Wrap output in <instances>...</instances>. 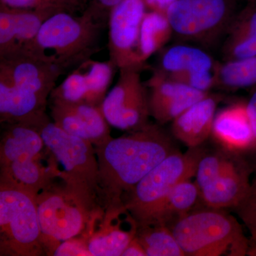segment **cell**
Instances as JSON below:
<instances>
[{"label":"cell","instance_id":"obj_1","mask_svg":"<svg viewBox=\"0 0 256 256\" xmlns=\"http://www.w3.org/2000/svg\"><path fill=\"white\" fill-rule=\"evenodd\" d=\"M99 170L98 201L104 208L122 204V197L168 156L178 152L156 124L95 146Z\"/></svg>","mask_w":256,"mask_h":256},{"label":"cell","instance_id":"obj_2","mask_svg":"<svg viewBox=\"0 0 256 256\" xmlns=\"http://www.w3.org/2000/svg\"><path fill=\"white\" fill-rule=\"evenodd\" d=\"M35 198L42 242L48 256L60 242L82 236L104 208L97 196L60 176Z\"/></svg>","mask_w":256,"mask_h":256},{"label":"cell","instance_id":"obj_3","mask_svg":"<svg viewBox=\"0 0 256 256\" xmlns=\"http://www.w3.org/2000/svg\"><path fill=\"white\" fill-rule=\"evenodd\" d=\"M105 28L86 11L80 16L56 13L44 22L33 41L14 54L32 56L57 64L67 72L100 50L99 38Z\"/></svg>","mask_w":256,"mask_h":256},{"label":"cell","instance_id":"obj_4","mask_svg":"<svg viewBox=\"0 0 256 256\" xmlns=\"http://www.w3.org/2000/svg\"><path fill=\"white\" fill-rule=\"evenodd\" d=\"M190 212L170 227L185 256H242L249 239L238 220L222 210Z\"/></svg>","mask_w":256,"mask_h":256},{"label":"cell","instance_id":"obj_5","mask_svg":"<svg viewBox=\"0 0 256 256\" xmlns=\"http://www.w3.org/2000/svg\"><path fill=\"white\" fill-rule=\"evenodd\" d=\"M204 154V152L200 146L190 148L184 154L176 152L124 194L122 201L138 226L156 224L170 192L178 183L195 176Z\"/></svg>","mask_w":256,"mask_h":256},{"label":"cell","instance_id":"obj_6","mask_svg":"<svg viewBox=\"0 0 256 256\" xmlns=\"http://www.w3.org/2000/svg\"><path fill=\"white\" fill-rule=\"evenodd\" d=\"M44 255L35 196L0 184V256Z\"/></svg>","mask_w":256,"mask_h":256},{"label":"cell","instance_id":"obj_7","mask_svg":"<svg viewBox=\"0 0 256 256\" xmlns=\"http://www.w3.org/2000/svg\"><path fill=\"white\" fill-rule=\"evenodd\" d=\"M54 156L60 176L86 188L98 198V162L92 142L66 132L46 114L31 122Z\"/></svg>","mask_w":256,"mask_h":256},{"label":"cell","instance_id":"obj_8","mask_svg":"<svg viewBox=\"0 0 256 256\" xmlns=\"http://www.w3.org/2000/svg\"><path fill=\"white\" fill-rule=\"evenodd\" d=\"M141 69H119L117 84L102 101L101 110L112 127L132 132L149 124V96L141 80Z\"/></svg>","mask_w":256,"mask_h":256},{"label":"cell","instance_id":"obj_9","mask_svg":"<svg viewBox=\"0 0 256 256\" xmlns=\"http://www.w3.org/2000/svg\"><path fill=\"white\" fill-rule=\"evenodd\" d=\"M146 8L144 0H122L111 12L108 48L109 60L118 70L144 66L138 60V46Z\"/></svg>","mask_w":256,"mask_h":256},{"label":"cell","instance_id":"obj_10","mask_svg":"<svg viewBox=\"0 0 256 256\" xmlns=\"http://www.w3.org/2000/svg\"><path fill=\"white\" fill-rule=\"evenodd\" d=\"M166 18L176 35L188 40L207 38L226 22V0H176L166 10Z\"/></svg>","mask_w":256,"mask_h":256},{"label":"cell","instance_id":"obj_11","mask_svg":"<svg viewBox=\"0 0 256 256\" xmlns=\"http://www.w3.org/2000/svg\"><path fill=\"white\" fill-rule=\"evenodd\" d=\"M124 204L96 214L82 236L92 256H122L137 234L138 224Z\"/></svg>","mask_w":256,"mask_h":256},{"label":"cell","instance_id":"obj_12","mask_svg":"<svg viewBox=\"0 0 256 256\" xmlns=\"http://www.w3.org/2000/svg\"><path fill=\"white\" fill-rule=\"evenodd\" d=\"M54 122L66 132L100 146L112 139L110 124L100 106L50 100Z\"/></svg>","mask_w":256,"mask_h":256},{"label":"cell","instance_id":"obj_13","mask_svg":"<svg viewBox=\"0 0 256 256\" xmlns=\"http://www.w3.org/2000/svg\"><path fill=\"white\" fill-rule=\"evenodd\" d=\"M150 114L161 124L174 120L184 111L208 96L206 92L176 82L160 70L148 82Z\"/></svg>","mask_w":256,"mask_h":256},{"label":"cell","instance_id":"obj_14","mask_svg":"<svg viewBox=\"0 0 256 256\" xmlns=\"http://www.w3.org/2000/svg\"><path fill=\"white\" fill-rule=\"evenodd\" d=\"M0 70L4 72L15 85L47 99L58 78L66 72L57 64L22 54L0 60Z\"/></svg>","mask_w":256,"mask_h":256},{"label":"cell","instance_id":"obj_15","mask_svg":"<svg viewBox=\"0 0 256 256\" xmlns=\"http://www.w3.org/2000/svg\"><path fill=\"white\" fill-rule=\"evenodd\" d=\"M60 175L58 164L48 149L42 156L0 166V184L20 188L35 197Z\"/></svg>","mask_w":256,"mask_h":256},{"label":"cell","instance_id":"obj_16","mask_svg":"<svg viewBox=\"0 0 256 256\" xmlns=\"http://www.w3.org/2000/svg\"><path fill=\"white\" fill-rule=\"evenodd\" d=\"M48 99L15 85L0 70V122H30L46 114Z\"/></svg>","mask_w":256,"mask_h":256},{"label":"cell","instance_id":"obj_17","mask_svg":"<svg viewBox=\"0 0 256 256\" xmlns=\"http://www.w3.org/2000/svg\"><path fill=\"white\" fill-rule=\"evenodd\" d=\"M212 134L230 153L242 152L256 146L246 106L244 104L230 106L218 112L215 116Z\"/></svg>","mask_w":256,"mask_h":256},{"label":"cell","instance_id":"obj_18","mask_svg":"<svg viewBox=\"0 0 256 256\" xmlns=\"http://www.w3.org/2000/svg\"><path fill=\"white\" fill-rule=\"evenodd\" d=\"M217 98L206 96L173 120V134L188 148L200 146L212 134Z\"/></svg>","mask_w":256,"mask_h":256},{"label":"cell","instance_id":"obj_19","mask_svg":"<svg viewBox=\"0 0 256 256\" xmlns=\"http://www.w3.org/2000/svg\"><path fill=\"white\" fill-rule=\"evenodd\" d=\"M0 141V166L15 161L35 158L46 152L41 134L31 124H2Z\"/></svg>","mask_w":256,"mask_h":256},{"label":"cell","instance_id":"obj_20","mask_svg":"<svg viewBox=\"0 0 256 256\" xmlns=\"http://www.w3.org/2000/svg\"><path fill=\"white\" fill-rule=\"evenodd\" d=\"M250 185L248 172L236 166L202 188L200 197L208 208H235L246 194Z\"/></svg>","mask_w":256,"mask_h":256},{"label":"cell","instance_id":"obj_21","mask_svg":"<svg viewBox=\"0 0 256 256\" xmlns=\"http://www.w3.org/2000/svg\"><path fill=\"white\" fill-rule=\"evenodd\" d=\"M226 53L230 60L256 56V0L248 5L234 24Z\"/></svg>","mask_w":256,"mask_h":256},{"label":"cell","instance_id":"obj_22","mask_svg":"<svg viewBox=\"0 0 256 256\" xmlns=\"http://www.w3.org/2000/svg\"><path fill=\"white\" fill-rule=\"evenodd\" d=\"M172 28L166 14L159 12H146L140 32L138 56L140 62H144L169 41Z\"/></svg>","mask_w":256,"mask_h":256},{"label":"cell","instance_id":"obj_23","mask_svg":"<svg viewBox=\"0 0 256 256\" xmlns=\"http://www.w3.org/2000/svg\"><path fill=\"white\" fill-rule=\"evenodd\" d=\"M161 72L166 74L182 72H206L213 68L210 56L194 47L175 46L162 56Z\"/></svg>","mask_w":256,"mask_h":256},{"label":"cell","instance_id":"obj_24","mask_svg":"<svg viewBox=\"0 0 256 256\" xmlns=\"http://www.w3.org/2000/svg\"><path fill=\"white\" fill-rule=\"evenodd\" d=\"M136 237L146 256H185L169 226H138Z\"/></svg>","mask_w":256,"mask_h":256},{"label":"cell","instance_id":"obj_25","mask_svg":"<svg viewBox=\"0 0 256 256\" xmlns=\"http://www.w3.org/2000/svg\"><path fill=\"white\" fill-rule=\"evenodd\" d=\"M200 197V190L195 182L184 180L176 184L170 192L156 224L169 226L184 216L190 213Z\"/></svg>","mask_w":256,"mask_h":256},{"label":"cell","instance_id":"obj_26","mask_svg":"<svg viewBox=\"0 0 256 256\" xmlns=\"http://www.w3.org/2000/svg\"><path fill=\"white\" fill-rule=\"evenodd\" d=\"M80 66L85 76L87 104L100 106L108 94L116 70L118 69L110 60L98 62L90 58Z\"/></svg>","mask_w":256,"mask_h":256},{"label":"cell","instance_id":"obj_27","mask_svg":"<svg viewBox=\"0 0 256 256\" xmlns=\"http://www.w3.org/2000/svg\"><path fill=\"white\" fill-rule=\"evenodd\" d=\"M217 82L232 88L256 84V56L230 60L216 70Z\"/></svg>","mask_w":256,"mask_h":256},{"label":"cell","instance_id":"obj_28","mask_svg":"<svg viewBox=\"0 0 256 256\" xmlns=\"http://www.w3.org/2000/svg\"><path fill=\"white\" fill-rule=\"evenodd\" d=\"M11 9L14 14L16 31V47L13 55L33 41L44 22L56 13L43 10Z\"/></svg>","mask_w":256,"mask_h":256},{"label":"cell","instance_id":"obj_29","mask_svg":"<svg viewBox=\"0 0 256 256\" xmlns=\"http://www.w3.org/2000/svg\"><path fill=\"white\" fill-rule=\"evenodd\" d=\"M1 4L10 8L43 10L52 12L76 13L85 11L86 0H0Z\"/></svg>","mask_w":256,"mask_h":256},{"label":"cell","instance_id":"obj_30","mask_svg":"<svg viewBox=\"0 0 256 256\" xmlns=\"http://www.w3.org/2000/svg\"><path fill=\"white\" fill-rule=\"evenodd\" d=\"M232 160L222 154H204L197 166L195 183L200 191L224 174Z\"/></svg>","mask_w":256,"mask_h":256},{"label":"cell","instance_id":"obj_31","mask_svg":"<svg viewBox=\"0 0 256 256\" xmlns=\"http://www.w3.org/2000/svg\"><path fill=\"white\" fill-rule=\"evenodd\" d=\"M235 208L250 234L248 254L256 256V178L250 183L246 196Z\"/></svg>","mask_w":256,"mask_h":256},{"label":"cell","instance_id":"obj_32","mask_svg":"<svg viewBox=\"0 0 256 256\" xmlns=\"http://www.w3.org/2000/svg\"><path fill=\"white\" fill-rule=\"evenodd\" d=\"M16 47V31L12 10L0 4V60L12 54Z\"/></svg>","mask_w":256,"mask_h":256},{"label":"cell","instance_id":"obj_33","mask_svg":"<svg viewBox=\"0 0 256 256\" xmlns=\"http://www.w3.org/2000/svg\"><path fill=\"white\" fill-rule=\"evenodd\" d=\"M165 74L172 80L202 92H207L217 82L216 75L212 74L210 70Z\"/></svg>","mask_w":256,"mask_h":256},{"label":"cell","instance_id":"obj_34","mask_svg":"<svg viewBox=\"0 0 256 256\" xmlns=\"http://www.w3.org/2000/svg\"><path fill=\"white\" fill-rule=\"evenodd\" d=\"M122 0H92L85 10L89 14L104 28L108 25L111 12Z\"/></svg>","mask_w":256,"mask_h":256},{"label":"cell","instance_id":"obj_35","mask_svg":"<svg viewBox=\"0 0 256 256\" xmlns=\"http://www.w3.org/2000/svg\"><path fill=\"white\" fill-rule=\"evenodd\" d=\"M55 256H89L90 255L86 240L82 237H77L60 242L55 249L53 255Z\"/></svg>","mask_w":256,"mask_h":256},{"label":"cell","instance_id":"obj_36","mask_svg":"<svg viewBox=\"0 0 256 256\" xmlns=\"http://www.w3.org/2000/svg\"><path fill=\"white\" fill-rule=\"evenodd\" d=\"M176 0H144L146 6L151 8L152 11L159 12L165 14L168 8Z\"/></svg>","mask_w":256,"mask_h":256},{"label":"cell","instance_id":"obj_37","mask_svg":"<svg viewBox=\"0 0 256 256\" xmlns=\"http://www.w3.org/2000/svg\"><path fill=\"white\" fill-rule=\"evenodd\" d=\"M122 256H146V254L142 245L138 242L137 238L134 237L130 244L124 249Z\"/></svg>","mask_w":256,"mask_h":256},{"label":"cell","instance_id":"obj_38","mask_svg":"<svg viewBox=\"0 0 256 256\" xmlns=\"http://www.w3.org/2000/svg\"><path fill=\"white\" fill-rule=\"evenodd\" d=\"M248 116L250 120V124L256 141V92L252 94L248 104L246 106Z\"/></svg>","mask_w":256,"mask_h":256}]
</instances>
